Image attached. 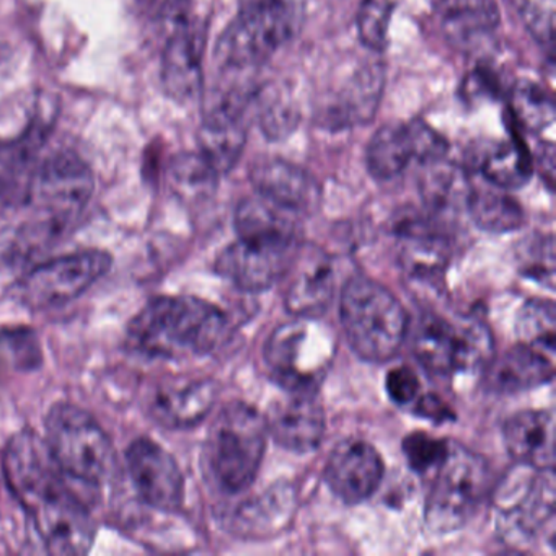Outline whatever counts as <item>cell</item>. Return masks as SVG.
Segmentation results:
<instances>
[{
  "instance_id": "ffe728a7",
  "label": "cell",
  "mask_w": 556,
  "mask_h": 556,
  "mask_svg": "<svg viewBox=\"0 0 556 556\" xmlns=\"http://www.w3.org/2000/svg\"><path fill=\"white\" fill-rule=\"evenodd\" d=\"M555 428L552 409L517 413L504 422V445L517 464L555 468Z\"/></svg>"
},
{
  "instance_id": "d6986e66",
  "label": "cell",
  "mask_w": 556,
  "mask_h": 556,
  "mask_svg": "<svg viewBox=\"0 0 556 556\" xmlns=\"http://www.w3.org/2000/svg\"><path fill=\"white\" fill-rule=\"evenodd\" d=\"M285 305L295 318H318L327 314L334 298L331 260L315 247H301L291 269Z\"/></svg>"
},
{
  "instance_id": "cb8c5ba5",
  "label": "cell",
  "mask_w": 556,
  "mask_h": 556,
  "mask_svg": "<svg viewBox=\"0 0 556 556\" xmlns=\"http://www.w3.org/2000/svg\"><path fill=\"white\" fill-rule=\"evenodd\" d=\"M66 232V227L40 216L0 230V268L34 265L35 260L56 245Z\"/></svg>"
},
{
  "instance_id": "d4e9b609",
  "label": "cell",
  "mask_w": 556,
  "mask_h": 556,
  "mask_svg": "<svg viewBox=\"0 0 556 556\" xmlns=\"http://www.w3.org/2000/svg\"><path fill=\"white\" fill-rule=\"evenodd\" d=\"M441 25L452 43L471 47L500 27L496 0H441Z\"/></svg>"
},
{
  "instance_id": "3957f363",
  "label": "cell",
  "mask_w": 556,
  "mask_h": 556,
  "mask_svg": "<svg viewBox=\"0 0 556 556\" xmlns=\"http://www.w3.org/2000/svg\"><path fill=\"white\" fill-rule=\"evenodd\" d=\"M340 318L351 350L369 363L392 359L408 337V314L402 302L367 276H353L344 285Z\"/></svg>"
},
{
  "instance_id": "8992f818",
  "label": "cell",
  "mask_w": 556,
  "mask_h": 556,
  "mask_svg": "<svg viewBox=\"0 0 556 556\" xmlns=\"http://www.w3.org/2000/svg\"><path fill=\"white\" fill-rule=\"evenodd\" d=\"M490 484L491 471L486 460L464 445L451 442L426 497L428 529L438 535L457 532L475 516L490 491Z\"/></svg>"
},
{
  "instance_id": "4dcf8cb0",
  "label": "cell",
  "mask_w": 556,
  "mask_h": 556,
  "mask_svg": "<svg viewBox=\"0 0 556 556\" xmlns=\"http://www.w3.org/2000/svg\"><path fill=\"white\" fill-rule=\"evenodd\" d=\"M465 206L475 226L484 232H514L520 229L526 220L520 204L500 191H470Z\"/></svg>"
},
{
  "instance_id": "277c9868",
  "label": "cell",
  "mask_w": 556,
  "mask_h": 556,
  "mask_svg": "<svg viewBox=\"0 0 556 556\" xmlns=\"http://www.w3.org/2000/svg\"><path fill=\"white\" fill-rule=\"evenodd\" d=\"M265 416L252 405L232 402L220 409L204 447L207 477L217 490L239 494L249 490L265 457Z\"/></svg>"
},
{
  "instance_id": "44dd1931",
  "label": "cell",
  "mask_w": 556,
  "mask_h": 556,
  "mask_svg": "<svg viewBox=\"0 0 556 556\" xmlns=\"http://www.w3.org/2000/svg\"><path fill=\"white\" fill-rule=\"evenodd\" d=\"M382 90L383 71L379 66L363 67L320 110L321 125L338 131L370 122Z\"/></svg>"
},
{
  "instance_id": "60d3db41",
  "label": "cell",
  "mask_w": 556,
  "mask_h": 556,
  "mask_svg": "<svg viewBox=\"0 0 556 556\" xmlns=\"http://www.w3.org/2000/svg\"><path fill=\"white\" fill-rule=\"evenodd\" d=\"M175 181L187 190L203 191L216 185L219 175L210 167L200 154H185L177 157L172 167Z\"/></svg>"
},
{
  "instance_id": "603a6c76",
  "label": "cell",
  "mask_w": 556,
  "mask_h": 556,
  "mask_svg": "<svg viewBox=\"0 0 556 556\" xmlns=\"http://www.w3.org/2000/svg\"><path fill=\"white\" fill-rule=\"evenodd\" d=\"M294 493L286 484L243 501L227 516L230 530L242 536H268L281 532L294 514Z\"/></svg>"
},
{
  "instance_id": "52a82bcc",
  "label": "cell",
  "mask_w": 556,
  "mask_h": 556,
  "mask_svg": "<svg viewBox=\"0 0 556 556\" xmlns=\"http://www.w3.org/2000/svg\"><path fill=\"white\" fill-rule=\"evenodd\" d=\"M105 250H83L31 266L15 285L14 295L30 311L63 307L89 291L112 268Z\"/></svg>"
},
{
  "instance_id": "b9f144b4",
  "label": "cell",
  "mask_w": 556,
  "mask_h": 556,
  "mask_svg": "<svg viewBox=\"0 0 556 556\" xmlns=\"http://www.w3.org/2000/svg\"><path fill=\"white\" fill-rule=\"evenodd\" d=\"M409 131H412L413 148H415L416 161L422 164H431V162L442 161L447 154L448 144L434 129L429 128L426 123L415 119L408 123Z\"/></svg>"
},
{
  "instance_id": "6da1fadb",
  "label": "cell",
  "mask_w": 556,
  "mask_h": 556,
  "mask_svg": "<svg viewBox=\"0 0 556 556\" xmlns=\"http://www.w3.org/2000/svg\"><path fill=\"white\" fill-rule=\"evenodd\" d=\"M2 473L48 552L63 556L90 552L96 539L92 514L67 484V475L43 438L31 429L12 435L2 451Z\"/></svg>"
},
{
  "instance_id": "ac0fdd59",
  "label": "cell",
  "mask_w": 556,
  "mask_h": 556,
  "mask_svg": "<svg viewBox=\"0 0 556 556\" xmlns=\"http://www.w3.org/2000/svg\"><path fill=\"white\" fill-rule=\"evenodd\" d=\"M317 392H288L268 406V435L286 451L305 454L320 445L325 435V412Z\"/></svg>"
},
{
  "instance_id": "7402d4cb",
  "label": "cell",
  "mask_w": 556,
  "mask_h": 556,
  "mask_svg": "<svg viewBox=\"0 0 556 556\" xmlns=\"http://www.w3.org/2000/svg\"><path fill=\"white\" fill-rule=\"evenodd\" d=\"M553 356H546L545 351L530 344L520 343L501 354L488 370V387L493 392L510 395L526 392L552 382Z\"/></svg>"
},
{
  "instance_id": "7bdbcfd3",
  "label": "cell",
  "mask_w": 556,
  "mask_h": 556,
  "mask_svg": "<svg viewBox=\"0 0 556 556\" xmlns=\"http://www.w3.org/2000/svg\"><path fill=\"white\" fill-rule=\"evenodd\" d=\"M386 390L396 405H413L421 392V382L415 370L406 366L393 367L386 379Z\"/></svg>"
},
{
  "instance_id": "30bf717a",
  "label": "cell",
  "mask_w": 556,
  "mask_h": 556,
  "mask_svg": "<svg viewBox=\"0 0 556 556\" xmlns=\"http://www.w3.org/2000/svg\"><path fill=\"white\" fill-rule=\"evenodd\" d=\"M490 331L478 321L452 324L435 314H425L413 333V356L434 376H452L473 369L490 356Z\"/></svg>"
},
{
  "instance_id": "f546056e",
  "label": "cell",
  "mask_w": 556,
  "mask_h": 556,
  "mask_svg": "<svg viewBox=\"0 0 556 556\" xmlns=\"http://www.w3.org/2000/svg\"><path fill=\"white\" fill-rule=\"evenodd\" d=\"M481 174L500 190H517L526 187L532 178V157L517 139L497 142L483 155Z\"/></svg>"
},
{
  "instance_id": "1f68e13d",
  "label": "cell",
  "mask_w": 556,
  "mask_h": 556,
  "mask_svg": "<svg viewBox=\"0 0 556 556\" xmlns=\"http://www.w3.org/2000/svg\"><path fill=\"white\" fill-rule=\"evenodd\" d=\"M517 126L527 135L540 136L553 131L555 105L545 90L530 80L517 84L510 97Z\"/></svg>"
},
{
  "instance_id": "5bb4252c",
  "label": "cell",
  "mask_w": 556,
  "mask_h": 556,
  "mask_svg": "<svg viewBox=\"0 0 556 556\" xmlns=\"http://www.w3.org/2000/svg\"><path fill=\"white\" fill-rule=\"evenodd\" d=\"M217 396L219 386L211 377H167L152 387L146 408L162 428H194L213 412Z\"/></svg>"
},
{
  "instance_id": "e0dca14e",
  "label": "cell",
  "mask_w": 556,
  "mask_h": 556,
  "mask_svg": "<svg viewBox=\"0 0 556 556\" xmlns=\"http://www.w3.org/2000/svg\"><path fill=\"white\" fill-rule=\"evenodd\" d=\"M383 462L379 452L361 439L341 441L325 465V481L344 504L369 500L383 480Z\"/></svg>"
},
{
  "instance_id": "d6a6232c",
  "label": "cell",
  "mask_w": 556,
  "mask_h": 556,
  "mask_svg": "<svg viewBox=\"0 0 556 556\" xmlns=\"http://www.w3.org/2000/svg\"><path fill=\"white\" fill-rule=\"evenodd\" d=\"M253 105L258 113L263 135L271 141L289 138L301 122L298 103L288 93H282L275 87L256 89Z\"/></svg>"
},
{
  "instance_id": "4316f807",
  "label": "cell",
  "mask_w": 556,
  "mask_h": 556,
  "mask_svg": "<svg viewBox=\"0 0 556 556\" xmlns=\"http://www.w3.org/2000/svg\"><path fill=\"white\" fill-rule=\"evenodd\" d=\"M247 141V118L236 116H203L200 152L217 175L227 174L236 167Z\"/></svg>"
},
{
  "instance_id": "ee69618b",
  "label": "cell",
  "mask_w": 556,
  "mask_h": 556,
  "mask_svg": "<svg viewBox=\"0 0 556 556\" xmlns=\"http://www.w3.org/2000/svg\"><path fill=\"white\" fill-rule=\"evenodd\" d=\"M415 412L418 415L425 416V418L432 419L435 422L445 421V419L454 418V413L452 409L439 399L438 395H429L421 396V399L416 400V408Z\"/></svg>"
},
{
  "instance_id": "ab89813d",
  "label": "cell",
  "mask_w": 556,
  "mask_h": 556,
  "mask_svg": "<svg viewBox=\"0 0 556 556\" xmlns=\"http://www.w3.org/2000/svg\"><path fill=\"white\" fill-rule=\"evenodd\" d=\"M448 445V441H442L428 432L416 431L406 435L402 447L409 468L416 473H426L442 464L447 455Z\"/></svg>"
},
{
  "instance_id": "7a4b0ae2",
  "label": "cell",
  "mask_w": 556,
  "mask_h": 556,
  "mask_svg": "<svg viewBox=\"0 0 556 556\" xmlns=\"http://www.w3.org/2000/svg\"><path fill=\"white\" fill-rule=\"evenodd\" d=\"M229 318L216 305L193 295H159L129 321V343L157 359L206 356L223 346Z\"/></svg>"
},
{
  "instance_id": "e575fe53",
  "label": "cell",
  "mask_w": 556,
  "mask_h": 556,
  "mask_svg": "<svg viewBox=\"0 0 556 556\" xmlns=\"http://www.w3.org/2000/svg\"><path fill=\"white\" fill-rule=\"evenodd\" d=\"M428 165L431 167V174L425 180V198L429 206L442 211L457 204H467L471 190L464 174L451 165H442L441 161Z\"/></svg>"
},
{
  "instance_id": "83f0119b",
  "label": "cell",
  "mask_w": 556,
  "mask_h": 556,
  "mask_svg": "<svg viewBox=\"0 0 556 556\" xmlns=\"http://www.w3.org/2000/svg\"><path fill=\"white\" fill-rule=\"evenodd\" d=\"M239 17L276 48L288 43L302 24L301 0H239Z\"/></svg>"
},
{
  "instance_id": "ba28073f",
  "label": "cell",
  "mask_w": 556,
  "mask_h": 556,
  "mask_svg": "<svg viewBox=\"0 0 556 556\" xmlns=\"http://www.w3.org/2000/svg\"><path fill=\"white\" fill-rule=\"evenodd\" d=\"M519 467L497 488L496 506L501 532L507 539L530 540L542 535L553 548L555 543V468Z\"/></svg>"
},
{
  "instance_id": "f1b7e54d",
  "label": "cell",
  "mask_w": 556,
  "mask_h": 556,
  "mask_svg": "<svg viewBox=\"0 0 556 556\" xmlns=\"http://www.w3.org/2000/svg\"><path fill=\"white\" fill-rule=\"evenodd\" d=\"M415 159L409 125L382 126L370 139L367 148V167L377 180H392L399 177Z\"/></svg>"
},
{
  "instance_id": "f6af8a7d",
  "label": "cell",
  "mask_w": 556,
  "mask_h": 556,
  "mask_svg": "<svg viewBox=\"0 0 556 556\" xmlns=\"http://www.w3.org/2000/svg\"><path fill=\"white\" fill-rule=\"evenodd\" d=\"M468 92L473 96H494L497 92V80L493 79V74L486 71L478 70L473 76L468 79Z\"/></svg>"
},
{
  "instance_id": "9c48e42d",
  "label": "cell",
  "mask_w": 556,
  "mask_h": 556,
  "mask_svg": "<svg viewBox=\"0 0 556 556\" xmlns=\"http://www.w3.org/2000/svg\"><path fill=\"white\" fill-rule=\"evenodd\" d=\"M314 321L315 318H298L279 325L266 341V366L288 392H317L330 364V338Z\"/></svg>"
},
{
  "instance_id": "8fae6325",
  "label": "cell",
  "mask_w": 556,
  "mask_h": 556,
  "mask_svg": "<svg viewBox=\"0 0 556 556\" xmlns=\"http://www.w3.org/2000/svg\"><path fill=\"white\" fill-rule=\"evenodd\" d=\"M93 174L74 152H56L35 167L25 204L35 216L70 229L93 194Z\"/></svg>"
},
{
  "instance_id": "f35d334b",
  "label": "cell",
  "mask_w": 556,
  "mask_h": 556,
  "mask_svg": "<svg viewBox=\"0 0 556 556\" xmlns=\"http://www.w3.org/2000/svg\"><path fill=\"white\" fill-rule=\"evenodd\" d=\"M556 0H510L514 11L522 21L533 40L542 47H553L555 38Z\"/></svg>"
},
{
  "instance_id": "484cf974",
  "label": "cell",
  "mask_w": 556,
  "mask_h": 556,
  "mask_svg": "<svg viewBox=\"0 0 556 556\" xmlns=\"http://www.w3.org/2000/svg\"><path fill=\"white\" fill-rule=\"evenodd\" d=\"M239 239L275 243H301L298 220L263 198H247L237 206Z\"/></svg>"
},
{
  "instance_id": "9a60e30c",
  "label": "cell",
  "mask_w": 556,
  "mask_h": 556,
  "mask_svg": "<svg viewBox=\"0 0 556 556\" xmlns=\"http://www.w3.org/2000/svg\"><path fill=\"white\" fill-rule=\"evenodd\" d=\"M204 28L174 17L162 51V84L172 99L190 102L203 90Z\"/></svg>"
},
{
  "instance_id": "8d00e7d4",
  "label": "cell",
  "mask_w": 556,
  "mask_h": 556,
  "mask_svg": "<svg viewBox=\"0 0 556 556\" xmlns=\"http://www.w3.org/2000/svg\"><path fill=\"white\" fill-rule=\"evenodd\" d=\"M517 268L527 279L555 288V249L553 237L540 236L523 240L516 253Z\"/></svg>"
},
{
  "instance_id": "d590c367",
  "label": "cell",
  "mask_w": 556,
  "mask_h": 556,
  "mask_svg": "<svg viewBox=\"0 0 556 556\" xmlns=\"http://www.w3.org/2000/svg\"><path fill=\"white\" fill-rule=\"evenodd\" d=\"M0 353L24 372L40 369L43 364L40 338L34 328L24 325L0 328Z\"/></svg>"
},
{
  "instance_id": "7c38bea8",
  "label": "cell",
  "mask_w": 556,
  "mask_h": 556,
  "mask_svg": "<svg viewBox=\"0 0 556 556\" xmlns=\"http://www.w3.org/2000/svg\"><path fill=\"white\" fill-rule=\"evenodd\" d=\"M301 247L237 239L217 255L216 273L242 291H265L286 278Z\"/></svg>"
},
{
  "instance_id": "2e32d148",
  "label": "cell",
  "mask_w": 556,
  "mask_h": 556,
  "mask_svg": "<svg viewBox=\"0 0 556 556\" xmlns=\"http://www.w3.org/2000/svg\"><path fill=\"white\" fill-rule=\"evenodd\" d=\"M256 194L292 216H311L320 207L321 187L314 175L285 159H262L250 168Z\"/></svg>"
},
{
  "instance_id": "4fadbf2b",
  "label": "cell",
  "mask_w": 556,
  "mask_h": 556,
  "mask_svg": "<svg viewBox=\"0 0 556 556\" xmlns=\"http://www.w3.org/2000/svg\"><path fill=\"white\" fill-rule=\"evenodd\" d=\"M132 484L148 506L177 513L185 501V477L170 452L151 438H139L126 451Z\"/></svg>"
},
{
  "instance_id": "836d02e7",
  "label": "cell",
  "mask_w": 556,
  "mask_h": 556,
  "mask_svg": "<svg viewBox=\"0 0 556 556\" xmlns=\"http://www.w3.org/2000/svg\"><path fill=\"white\" fill-rule=\"evenodd\" d=\"M555 305L552 301L533 299L520 308L516 330L523 344L553 354L556 344Z\"/></svg>"
},
{
  "instance_id": "74e56055",
  "label": "cell",
  "mask_w": 556,
  "mask_h": 556,
  "mask_svg": "<svg viewBox=\"0 0 556 556\" xmlns=\"http://www.w3.org/2000/svg\"><path fill=\"white\" fill-rule=\"evenodd\" d=\"M395 0H363L357 12V34L361 43L370 51H383L389 38Z\"/></svg>"
},
{
  "instance_id": "5b68a950",
  "label": "cell",
  "mask_w": 556,
  "mask_h": 556,
  "mask_svg": "<svg viewBox=\"0 0 556 556\" xmlns=\"http://www.w3.org/2000/svg\"><path fill=\"white\" fill-rule=\"evenodd\" d=\"M48 447L67 478L100 486L118 467L115 445L99 421L83 406L56 403L47 416Z\"/></svg>"
}]
</instances>
